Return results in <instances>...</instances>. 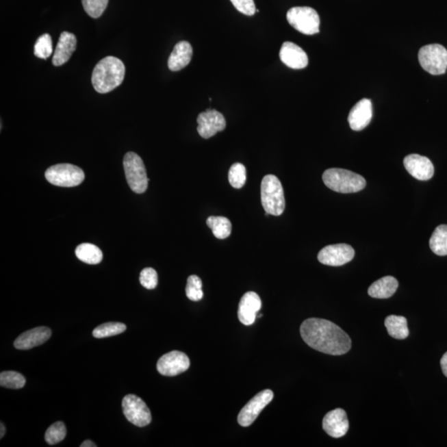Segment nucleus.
<instances>
[{
    "label": "nucleus",
    "mask_w": 447,
    "mask_h": 447,
    "mask_svg": "<svg viewBox=\"0 0 447 447\" xmlns=\"http://www.w3.org/2000/svg\"><path fill=\"white\" fill-rule=\"evenodd\" d=\"M304 342L312 349L331 355H342L351 349L350 336L330 320L309 318L300 327Z\"/></svg>",
    "instance_id": "nucleus-1"
},
{
    "label": "nucleus",
    "mask_w": 447,
    "mask_h": 447,
    "mask_svg": "<svg viewBox=\"0 0 447 447\" xmlns=\"http://www.w3.org/2000/svg\"><path fill=\"white\" fill-rule=\"evenodd\" d=\"M125 66L117 58L106 57L94 67L92 81L94 89L101 94L112 92L124 81Z\"/></svg>",
    "instance_id": "nucleus-2"
},
{
    "label": "nucleus",
    "mask_w": 447,
    "mask_h": 447,
    "mask_svg": "<svg viewBox=\"0 0 447 447\" xmlns=\"http://www.w3.org/2000/svg\"><path fill=\"white\" fill-rule=\"evenodd\" d=\"M322 180L328 188L340 193L361 192L366 186V181L361 175L342 168L326 170Z\"/></svg>",
    "instance_id": "nucleus-3"
},
{
    "label": "nucleus",
    "mask_w": 447,
    "mask_h": 447,
    "mask_svg": "<svg viewBox=\"0 0 447 447\" xmlns=\"http://www.w3.org/2000/svg\"><path fill=\"white\" fill-rule=\"evenodd\" d=\"M261 203L265 215L279 216L285 209V199L282 183L274 175H267L261 183Z\"/></svg>",
    "instance_id": "nucleus-4"
},
{
    "label": "nucleus",
    "mask_w": 447,
    "mask_h": 447,
    "mask_svg": "<svg viewBox=\"0 0 447 447\" xmlns=\"http://www.w3.org/2000/svg\"><path fill=\"white\" fill-rule=\"evenodd\" d=\"M124 168L129 188L142 194L148 188L149 179L142 158L137 153L129 152L124 157Z\"/></svg>",
    "instance_id": "nucleus-5"
},
{
    "label": "nucleus",
    "mask_w": 447,
    "mask_h": 447,
    "mask_svg": "<svg viewBox=\"0 0 447 447\" xmlns=\"http://www.w3.org/2000/svg\"><path fill=\"white\" fill-rule=\"evenodd\" d=\"M45 177L51 184L62 188L77 187L85 180L83 170L69 164L51 166L47 169Z\"/></svg>",
    "instance_id": "nucleus-6"
},
{
    "label": "nucleus",
    "mask_w": 447,
    "mask_h": 447,
    "mask_svg": "<svg viewBox=\"0 0 447 447\" xmlns=\"http://www.w3.org/2000/svg\"><path fill=\"white\" fill-rule=\"evenodd\" d=\"M418 60L427 73L438 76L447 69V50L440 44L422 47L418 53Z\"/></svg>",
    "instance_id": "nucleus-7"
},
{
    "label": "nucleus",
    "mask_w": 447,
    "mask_h": 447,
    "mask_svg": "<svg viewBox=\"0 0 447 447\" xmlns=\"http://www.w3.org/2000/svg\"><path fill=\"white\" fill-rule=\"evenodd\" d=\"M287 19L290 25L300 33L306 35L319 33V15L310 7L292 8L288 12Z\"/></svg>",
    "instance_id": "nucleus-8"
},
{
    "label": "nucleus",
    "mask_w": 447,
    "mask_h": 447,
    "mask_svg": "<svg viewBox=\"0 0 447 447\" xmlns=\"http://www.w3.org/2000/svg\"><path fill=\"white\" fill-rule=\"evenodd\" d=\"M122 407L125 418L133 425L144 427L152 421V415L148 406L136 395H126L123 399Z\"/></svg>",
    "instance_id": "nucleus-9"
},
{
    "label": "nucleus",
    "mask_w": 447,
    "mask_h": 447,
    "mask_svg": "<svg viewBox=\"0 0 447 447\" xmlns=\"http://www.w3.org/2000/svg\"><path fill=\"white\" fill-rule=\"evenodd\" d=\"M274 398V393L270 389L261 391L245 405L238 416L240 426L246 427L253 424L264 407L270 405Z\"/></svg>",
    "instance_id": "nucleus-10"
},
{
    "label": "nucleus",
    "mask_w": 447,
    "mask_h": 447,
    "mask_svg": "<svg viewBox=\"0 0 447 447\" xmlns=\"http://www.w3.org/2000/svg\"><path fill=\"white\" fill-rule=\"evenodd\" d=\"M190 363L188 356L183 352L173 350L158 359L157 370L164 376L173 377L187 371Z\"/></svg>",
    "instance_id": "nucleus-11"
},
{
    "label": "nucleus",
    "mask_w": 447,
    "mask_h": 447,
    "mask_svg": "<svg viewBox=\"0 0 447 447\" xmlns=\"http://www.w3.org/2000/svg\"><path fill=\"white\" fill-rule=\"evenodd\" d=\"M355 257L354 248L349 244L328 245L319 252L318 260L328 266L338 267L350 262Z\"/></svg>",
    "instance_id": "nucleus-12"
},
{
    "label": "nucleus",
    "mask_w": 447,
    "mask_h": 447,
    "mask_svg": "<svg viewBox=\"0 0 447 447\" xmlns=\"http://www.w3.org/2000/svg\"><path fill=\"white\" fill-rule=\"evenodd\" d=\"M197 123H199L197 131L200 136L205 140L216 136L218 132L223 131L227 127V121L223 114L212 109L201 113L197 118Z\"/></svg>",
    "instance_id": "nucleus-13"
},
{
    "label": "nucleus",
    "mask_w": 447,
    "mask_h": 447,
    "mask_svg": "<svg viewBox=\"0 0 447 447\" xmlns=\"http://www.w3.org/2000/svg\"><path fill=\"white\" fill-rule=\"evenodd\" d=\"M403 164L411 176L419 181L430 180L434 175V166L429 159L419 154H410L407 155Z\"/></svg>",
    "instance_id": "nucleus-14"
},
{
    "label": "nucleus",
    "mask_w": 447,
    "mask_h": 447,
    "mask_svg": "<svg viewBox=\"0 0 447 447\" xmlns=\"http://www.w3.org/2000/svg\"><path fill=\"white\" fill-rule=\"evenodd\" d=\"M349 420L345 410L336 409L331 411L323 418L322 427L324 431L333 438H341L349 430Z\"/></svg>",
    "instance_id": "nucleus-15"
},
{
    "label": "nucleus",
    "mask_w": 447,
    "mask_h": 447,
    "mask_svg": "<svg viewBox=\"0 0 447 447\" xmlns=\"http://www.w3.org/2000/svg\"><path fill=\"white\" fill-rule=\"evenodd\" d=\"M262 307L259 296L255 292H248L241 298L239 304L238 318L244 326L254 324Z\"/></svg>",
    "instance_id": "nucleus-16"
},
{
    "label": "nucleus",
    "mask_w": 447,
    "mask_h": 447,
    "mask_svg": "<svg viewBox=\"0 0 447 447\" xmlns=\"http://www.w3.org/2000/svg\"><path fill=\"white\" fill-rule=\"evenodd\" d=\"M372 116L373 112H372L371 101L369 99H362L350 110L348 116L350 127L354 131H361L370 125Z\"/></svg>",
    "instance_id": "nucleus-17"
},
{
    "label": "nucleus",
    "mask_w": 447,
    "mask_h": 447,
    "mask_svg": "<svg viewBox=\"0 0 447 447\" xmlns=\"http://www.w3.org/2000/svg\"><path fill=\"white\" fill-rule=\"evenodd\" d=\"M281 61L292 69H303L308 65V57L303 49L294 42H285L281 47Z\"/></svg>",
    "instance_id": "nucleus-18"
},
{
    "label": "nucleus",
    "mask_w": 447,
    "mask_h": 447,
    "mask_svg": "<svg viewBox=\"0 0 447 447\" xmlns=\"http://www.w3.org/2000/svg\"><path fill=\"white\" fill-rule=\"evenodd\" d=\"M51 335V331L49 327H36L34 329L27 331L19 335L14 342L16 349L27 350L31 348L41 346L49 341Z\"/></svg>",
    "instance_id": "nucleus-19"
},
{
    "label": "nucleus",
    "mask_w": 447,
    "mask_h": 447,
    "mask_svg": "<svg viewBox=\"0 0 447 447\" xmlns=\"http://www.w3.org/2000/svg\"><path fill=\"white\" fill-rule=\"evenodd\" d=\"M77 42L76 36L68 31H63L59 38L53 57V65L60 66L68 62L71 55L77 49Z\"/></svg>",
    "instance_id": "nucleus-20"
},
{
    "label": "nucleus",
    "mask_w": 447,
    "mask_h": 447,
    "mask_svg": "<svg viewBox=\"0 0 447 447\" xmlns=\"http://www.w3.org/2000/svg\"><path fill=\"white\" fill-rule=\"evenodd\" d=\"M192 54V47L188 42L177 43L168 58V68L172 71L183 70L191 62Z\"/></svg>",
    "instance_id": "nucleus-21"
},
{
    "label": "nucleus",
    "mask_w": 447,
    "mask_h": 447,
    "mask_svg": "<svg viewBox=\"0 0 447 447\" xmlns=\"http://www.w3.org/2000/svg\"><path fill=\"white\" fill-rule=\"evenodd\" d=\"M398 288V280L394 277L386 276L372 284L368 294L374 298H389L396 292Z\"/></svg>",
    "instance_id": "nucleus-22"
},
{
    "label": "nucleus",
    "mask_w": 447,
    "mask_h": 447,
    "mask_svg": "<svg viewBox=\"0 0 447 447\" xmlns=\"http://www.w3.org/2000/svg\"><path fill=\"white\" fill-rule=\"evenodd\" d=\"M387 333L397 340H405L409 335L407 320L405 316L391 315L385 319Z\"/></svg>",
    "instance_id": "nucleus-23"
},
{
    "label": "nucleus",
    "mask_w": 447,
    "mask_h": 447,
    "mask_svg": "<svg viewBox=\"0 0 447 447\" xmlns=\"http://www.w3.org/2000/svg\"><path fill=\"white\" fill-rule=\"evenodd\" d=\"M75 253L79 259L88 264H98L103 259V253L100 248L92 244H81L77 246Z\"/></svg>",
    "instance_id": "nucleus-24"
},
{
    "label": "nucleus",
    "mask_w": 447,
    "mask_h": 447,
    "mask_svg": "<svg viewBox=\"0 0 447 447\" xmlns=\"http://www.w3.org/2000/svg\"><path fill=\"white\" fill-rule=\"evenodd\" d=\"M431 249L439 256L447 255V225H441L435 229L429 241Z\"/></svg>",
    "instance_id": "nucleus-25"
},
{
    "label": "nucleus",
    "mask_w": 447,
    "mask_h": 447,
    "mask_svg": "<svg viewBox=\"0 0 447 447\" xmlns=\"http://www.w3.org/2000/svg\"><path fill=\"white\" fill-rule=\"evenodd\" d=\"M209 228L217 239L224 240L231 234V222L227 217L209 216L207 220Z\"/></svg>",
    "instance_id": "nucleus-26"
},
{
    "label": "nucleus",
    "mask_w": 447,
    "mask_h": 447,
    "mask_svg": "<svg viewBox=\"0 0 447 447\" xmlns=\"http://www.w3.org/2000/svg\"><path fill=\"white\" fill-rule=\"evenodd\" d=\"M26 379L21 373L15 371H3L0 374V385L11 389H19L25 387Z\"/></svg>",
    "instance_id": "nucleus-27"
},
{
    "label": "nucleus",
    "mask_w": 447,
    "mask_h": 447,
    "mask_svg": "<svg viewBox=\"0 0 447 447\" xmlns=\"http://www.w3.org/2000/svg\"><path fill=\"white\" fill-rule=\"evenodd\" d=\"M126 331L125 324L120 322H107L99 326L93 331L94 337L101 339L117 335Z\"/></svg>",
    "instance_id": "nucleus-28"
},
{
    "label": "nucleus",
    "mask_w": 447,
    "mask_h": 447,
    "mask_svg": "<svg viewBox=\"0 0 447 447\" xmlns=\"http://www.w3.org/2000/svg\"><path fill=\"white\" fill-rule=\"evenodd\" d=\"M229 184L236 189L242 188L246 181V168L240 163L231 166L229 171Z\"/></svg>",
    "instance_id": "nucleus-29"
},
{
    "label": "nucleus",
    "mask_w": 447,
    "mask_h": 447,
    "mask_svg": "<svg viewBox=\"0 0 447 447\" xmlns=\"http://www.w3.org/2000/svg\"><path fill=\"white\" fill-rule=\"evenodd\" d=\"M66 436V429L64 423L57 422L49 427L45 433V441L47 444L55 445L64 440Z\"/></svg>",
    "instance_id": "nucleus-30"
},
{
    "label": "nucleus",
    "mask_w": 447,
    "mask_h": 447,
    "mask_svg": "<svg viewBox=\"0 0 447 447\" xmlns=\"http://www.w3.org/2000/svg\"><path fill=\"white\" fill-rule=\"evenodd\" d=\"M186 294L193 302H199L203 298V282L199 276L192 275L188 279Z\"/></svg>",
    "instance_id": "nucleus-31"
},
{
    "label": "nucleus",
    "mask_w": 447,
    "mask_h": 447,
    "mask_svg": "<svg viewBox=\"0 0 447 447\" xmlns=\"http://www.w3.org/2000/svg\"><path fill=\"white\" fill-rule=\"evenodd\" d=\"M53 40L49 34H43L39 37L34 46V55L42 59L49 58L53 54Z\"/></svg>",
    "instance_id": "nucleus-32"
},
{
    "label": "nucleus",
    "mask_w": 447,
    "mask_h": 447,
    "mask_svg": "<svg viewBox=\"0 0 447 447\" xmlns=\"http://www.w3.org/2000/svg\"><path fill=\"white\" fill-rule=\"evenodd\" d=\"M109 0H82V5L87 14L93 18H100L104 13Z\"/></svg>",
    "instance_id": "nucleus-33"
},
{
    "label": "nucleus",
    "mask_w": 447,
    "mask_h": 447,
    "mask_svg": "<svg viewBox=\"0 0 447 447\" xmlns=\"http://www.w3.org/2000/svg\"><path fill=\"white\" fill-rule=\"evenodd\" d=\"M140 283L142 287L149 290H154L157 286V274L152 268H146L142 270L140 277Z\"/></svg>",
    "instance_id": "nucleus-34"
},
{
    "label": "nucleus",
    "mask_w": 447,
    "mask_h": 447,
    "mask_svg": "<svg viewBox=\"0 0 447 447\" xmlns=\"http://www.w3.org/2000/svg\"><path fill=\"white\" fill-rule=\"evenodd\" d=\"M235 9L245 15L252 16L256 13L254 0H231Z\"/></svg>",
    "instance_id": "nucleus-35"
},
{
    "label": "nucleus",
    "mask_w": 447,
    "mask_h": 447,
    "mask_svg": "<svg viewBox=\"0 0 447 447\" xmlns=\"http://www.w3.org/2000/svg\"><path fill=\"white\" fill-rule=\"evenodd\" d=\"M441 367L442 373L444 374L445 376L447 378V352L442 356L441 359Z\"/></svg>",
    "instance_id": "nucleus-36"
},
{
    "label": "nucleus",
    "mask_w": 447,
    "mask_h": 447,
    "mask_svg": "<svg viewBox=\"0 0 447 447\" xmlns=\"http://www.w3.org/2000/svg\"><path fill=\"white\" fill-rule=\"evenodd\" d=\"M97 446L94 443L90 440H86L82 443L81 447H96Z\"/></svg>",
    "instance_id": "nucleus-37"
},
{
    "label": "nucleus",
    "mask_w": 447,
    "mask_h": 447,
    "mask_svg": "<svg viewBox=\"0 0 447 447\" xmlns=\"http://www.w3.org/2000/svg\"><path fill=\"white\" fill-rule=\"evenodd\" d=\"M0 426H1V435H0V438L2 439L3 437V436H5L6 429H5V425H3V422H1V425H0Z\"/></svg>",
    "instance_id": "nucleus-38"
}]
</instances>
